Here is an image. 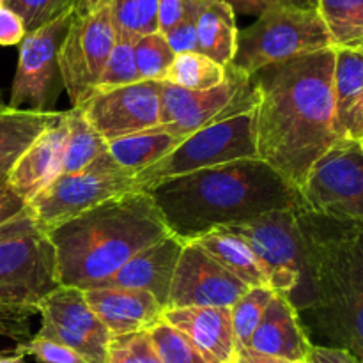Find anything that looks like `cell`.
Listing matches in <instances>:
<instances>
[{
  "mask_svg": "<svg viewBox=\"0 0 363 363\" xmlns=\"http://www.w3.org/2000/svg\"><path fill=\"white\" fill-rule=\"evenodd\" d=\"M184 241L169 234L158 243L142 250L133 259L117 269L112 277L96 287H123V289H142L151 293L163 307H167L174 272L183 252ZM94 287V289H96Z\"/></svg>",
  "mask_w": 363,
  "mask_h": 363,
  "instance_id": "obj_19",
  "label": "cell"
},
{
  "mask_svg": "<svg viewBox=\"0 0 363 363\" xmlns=\"http://www.w3.org/2000/svg\"><path fill=\"white\" fill-rule=\"evenodd\" d=\"M133 191L142 190L133 174L124 169L60 174L34 201L28 202V211L38 229L48 234L82 213Z\"/></svg>",
  "mask_w": 363,
  "mask_h": 363,
  "instance_id": "obj_12",
  "label": "cell"
},
{
  "mask_svg": "<svg viewBox=\"0 0 363 363\" xmlns=\"http://www.w3.org/2000/svg\"><path fill=\"white\" fill-rule=\"evenodd\" d=\"M170 234L184 243L272 211L305 209L300 190L261 158L170 177L149 188Z\"/></svg>",
  "mask_w": 363,
  "mask_h": 363,
  "instance_id": "obj_2",
  "label": "cell"
},
{
  "mask_svg": "<svg viewBox=\"0 0 363 363\" xmlns=\"http://www.w3.org/2000/svg\"><path fill=\"white\" fill-rule=\"evenodd\" d=\"M6 103H4V99H2V92H0V110H4V108H6Z\"/></svg>",
  "mask_w": 363,
  "mask_h": 363,
  "instance_id": "obj_47",
  "label": "cell"
},
{
  "mask_svg": "<svg viewBox=\"0 0 363 363\" xmlns=\"http://www.w3.org/2000/svg\"><path fill=\"white\" fill-rule=\"evenodd\" d=\"M117 41L135 43L158 30V0H112Z\"/></svg>",
  "mask_w": 363,
  "mask_h": 363,
  "instance_id": "obj_30",
  "label": "cell"
},
{
  "mask_svg": "<svg viewBox=\"0 0 363 363\" xmlns=\"http://www.w3.org/2000/svg\"><path fill=\"white\" fill-rule=\"evenodd\" d=\"M34 230H39L38 225H35L34 218H32L30 211H23L20 216H16L14 220L11 222L4 223L0 225V241L4 240H9V238H18V236H23V234L28 233H34Z\"/></svg>",
  "mask_w": 363,
  "mask_h": 363,
  "instance_id": "obj_44",
  "label": "cell"
},
{
  "mask_svg": "<svg viewBox=\"0 0 363 363\" xmlns=\"http://www.w3.org/2000/svg\"><path fill=\"white\" fill-rule=\"evenodd\" d=\"M225 69L227 80L208 91H186L162 82L160 126L186 138L209 124L257 108L259 91L250 74L233 64Z\"/></svg>",
  "mask_w": 363,
  "mask_h": 363,
  "instance_id": "obj_8",
  "label": "cell"
},
{
  "mask_svg": "<svg viewBox=\"0 0 363 363\" xmlns=\"http://www.w3.org/2000/svg\"><path fill=\"white\" fill-rule=\"evenodd\" d=\"M201 7L202 0H184L179 21L167 34H163L176 55L197 52V20Z\"/></svg>",
  "mask_w": 363,
  "mask_h": 363,
  "instance_id": "obj_37",
  "label": "cell"
},
{
  "mask_svg": "<svg viewBox=\"0 0 363 363\" xmlns=\"http://www.w3.org/2000/svg\"><path fill=\"white\" fill-rule=\"evenodd\" d=\"M307 211L363 225V147L339 140L312 165L300 190Z\"/></svg>",
  "mask_w": 363,
  "mask_h": 363,
  "instance_id": "obj_9",
  "label": "cell"
},
{
  "mask_svg": "<svg viewBox=\"0 0 363 363\" xmlns=\"http://www.w3.org/2000/svg\"><path fill=\"white\" fill-rule=\"evenodd\" d=\"M160 89L162 82L140 80L110 91H96L78 108L99 137L110 144L160 126Z\"/></svg>",
  "mask_w": 363,
  "mask_h": 363,
  "instance_id": "obj_15",
  "label": "cell"
},
{
  "mask_svg": "<svg viewBox=\"0 0 363 363\" xmlns=\"http://www.w3.org/2000/svg\"><path fill=\"white\" fill-rule=\"evenodd\" d=\"M133 53L140 80L162 82L176 59L162 32L138 38L133 43Z\"/></svg>",
  "mask_w": 363,
  "mask_h": 363,
  "instance_id": "obj_33",
  "label": "cell"
},
{
  "mask_svg": "<svg viewBox=\"0 0 363 363\" xmlns=\"http://www.w3.org/2000/svg\"><path fill=\"white\" fill-rule=\"evenodd\" d=\"M312 346L314 344L305 333L289 294H273L248 347L257 353L294 363L307 360Z\"/></svg>",
  "mask_w": 363,
  "mask_h": 363,
  "instance_id": "obj_20",
  "label": "cell"
},
{
  "mask_svg": "<svg viewBox=\"0 0 363 363\" xmlns=\"http://www.w3.org/2000/svg\"><path fill=\"white\" fill-rule=\"evenodd\" d=\"M16 353L23 354V357L30 354L39 363H84V360L69 347L38 335L18 344Z\"/></svg>",
  "mask_w": 363,
  "mask_h": 363,
  "instance_id": "obj_38",
  "label": "cell"
},
{
  "mask_svg": "<svg viewBox=\"0 0 363 363\" xmlns=\"http://www.w3.org/2000/svg\"><path fill=\"white\" fill-rule=\"evenodd\" d=\"M333 48L363 52V0H318Z\"/></svg>",
  "mask_w": 363,
  "mask_h": 363,
  "instance_id": "obj_28",
  "label": "cell"
},
{
  "mask_svg": "<svg viewBox=\"0 0 363 363\" xmlns=\"http://www.w3.org/2000/svg\"><path fill=\"white\" fill-rule=\"evenodd\" d=\"M197 243L248 287H269L264 268L247 243L227 229H216L199 238Z\"/></svg>",
  "mask_w": 363,
  "mask_h": 363,
  "instance_id": "obj_26",
  "label": "cell"
},
{
  "mask_svg": "<svg viewBox=\"0 0 363 363\" xmlns=\"http://www.w3.org/2000/svg\"><path fill=\"white\" fill-rule=\"evenodd\" d=\"M360 145H362V147H363V138H362V140H360Z\"/></svg>",
  "mask_w": 363,
  "mask_h": 363,
  "instance_id": "obj_49",
  "label": "cell"
},
{
  "mask_svg": "<svg viewBox=\"0 0 363 363\" xmlns=\"http://www.w3.org/2000/svg\"><path fill=\"white\" fill-rule=\"evenodd\" d=\"M273 294H275V291L272 287H250L230 307V319H233L236 350L248 347V342H250L255 328L261 323L262 314H264Z\"/></svg>",
  "mask_w": 363,
  "mask_h": 363,
  "instance_id": "obj_31",
  "label": "cell"
},
{
  "mask_svg": "<svg viewBox=\"0 0 363 363\" xmlns=\"http://www.w3.org/2000/svg\"><path fill=\"white\" fill-rule=\"evenodd\" d=\"M0 363H25V357L16 351L14 354H0Z\"/></svg>",
  "mask_w": 363,
  "mask_h": 363,
  "instance_id": "obj_46",
  "label": "cell"
},
{
  "mask_svg": "<svg viewBox=\"0 0 363 363\" xmlns=\"http://www.w3.org/2000/svg\"><path fill=\"white\" fill-rule=\"evenodd\" d=\"M298 211L300 209L272 211L223 227L250 247L275 293L291 294L305 279V250Z\"/></svg>",
  "mask_w": 363,
  "mask_h": 363,
  "instance_id": "obj_11",
  "label": "cell"
},
{
  "mask_svg": "<svg viewBox=\"0 0 363 363\" xmlns=\"http://www.w3.org/2000/svg\"><path fill=\"white\" fill-rule=\"evenodd\" d=\"M27 35L23 20L6 4L0 6V46L20 45Z\"/></svg>",
  "mask_w": 363,
  "mask_h": 363,
  "instance_id": "obj_40",
  "label": "cell"
},
{
  "mask_svg": "<svg viewBox=\"0 0 363 363\" xmlns=\"http://www.w3.org/2000/svg\"><path fill=\"white\" fill-rule=\"evenodd\" d=\"M294 363H311V362H308V358H307V360H301V362H294Z\"/></svg>",
  "mask_w": 363,
  "mask_h": 363,
  "instance_id": "obj_48",
  "label": "cell"
},
{
  "mask_svg": "<svg viewBox=\"0 0 363 363\" xmlns=\"http://www.w3.org/2000/svg\"><path fill=\"white\" fill-rule=\"evenodd\" d=\"M305 250V279L311 282L321 332L335 347L363 363V225L298 211Z\"/></svg>",
  "mask_w": 363,
  "mask_h": 363,
  "instance_id": "obj_4",
  "label": "cell"
},
{
  "mask_svg": "<svg viewBox=\"0 0 363 363\" xmlns=\"http://www.w3.org/2000/svg\"><path fill=\"white\" fill-rule=\"evenodd\" d=\"M106 363H162L149 330L112 337Z\"/></svg>",
  "mask_w": 363,
  "mask_h": 363,
  "instance_id": "obj_34",
  "label": "cell"
},
{
  "mask_svg": "<svg viewBox=\"0 0 363 363\" xmlns=\"http://www.w3.org/2000/svg\"><path fill=\"white\" fill-rule=\"evenodd\" d=\"M333 48L318 9L279 4L238 32L233 66L247 74L272 64Z\"/></svg>",
  "mask_w": 363,
  "mask_h": 363,
  "instance_id": "obj_5",
  "label": "cell"
},
{
  "mask_svg": "<svg viewBox=\"0 0 363 363\" xmlns=\"http://www.w3.org/2000/svg\"><path fill=\"white\" fill-rule=\"evenodd\" d=\"M116 41L112 0H78L59 52L64 89L73 106L94 94Z\"/></svg>",
  "mask_w": 363,
  "mask_h": 363,
  "instance_id": "obj_7",
  "label": "cell"
},
{
  "mask_svg": "<svg viewBox=\"0 0 363 363\" xmlns=\"http://www.w3.org/2000/svg\"><path fill=\"white\" fill-rule=\"evenodd\" d=\"M230 363H291V362L257 353V351L250 350V347H240V350H236V353H234Z\"/></svg>",
  "mask_w": 363,
  "mask_h": 363,
  "instance_id": "obj_45",
  "label": "cell"
},
{
  "mask_svg": "<svg viewBox=\"0 0 363 363\" xmlns=\"http://www.w3.org/2000/svg\"><path fill=\"white\" fill-rule=\"evenodd\" d=\"M335 50L272 64L252 74L259 91L257 158L301 190L312 165L339 142L333 105Z\"/></svg>",
  "mask_w": 363,
  "mask_h": 363,
  "instance_id": "obj_1",
  "label": "cell"
},
{
  "mask_svg": "<svg viewBox=\"0 0 363 363\" xmlns=\"http://www.w3.org/2000/svg\"><path fill=\"white\" fill-rule=\"evenodd\" d=\"M66 121L67 142L62 174H78L92 169H121L113 156L110 155L108 144L87 123L84 112L78 106L66 110Z\"/></svg>",
  "mask_w": 363,
  "mask_h": 363,
  "instance_id": "obj_24",
  "label": "cell"
},
{
  "mask_svg": "<svg viewBox=\"0 0 363 363\" xmlns=\"http://www.w3.org/2000/svg\"><path fill=\"white\" fill-rule=\"evenodd\" d=\"M4 4L23 20L27 32H32L73 11L78 0H6Z\"/></svg>",
  "mask_w": 363,
  "mask_h": 363,
  "instance_id": "obj_36",
  "label": "cell"
},
{
  "mask_svg": "<svg viewBox=\"0 0 363 363\" xmlns=\"http://www.w3.org/2000/svg\"><path fill=\"white\" fill-rule=\"evenodd\" d=\"M2 4H4V0H0V6H2Z\"/></svg>",
  "mask_w": 363,
  "mask_h": 363,
  "instance_id": "obj_50",
  "label": "cell"
},
{
  "mask_svg": "<svg viewBox=\"0 0 363 363\" xmlns=\"http://www.w3.org/2000/svg\"><path fill=\"white\" fill-rule=\"evenodd\" d=\"M236 13L222 0H202L197 20V52L220 66L233 64L238 48Z\"/></svg>",
  "mask_w": 363,
  "mask_h": 363,
  "instance_id": "obj_25",
  "label": "cell"
},
{
  "mask_svg": "<svg viewBox=\"0 0 363 363\" xmlns=\"http://www.w3.org/2000/svg\"><path fill=\"white\" fill-rule=\"evenodd\" d=\"M41 328L35 333L69 347L84 363H106V350L112 335L85 300L78 287L59 286L38 305Z\"/></svg>",
  "mask_w": 363,
  "mask_h": 363,
  "instance_id": "obj_14",
  "label": "cell"
},
{
  "mask_svg": "<svg viewBox=\"0 0 363 363\" xmlns=\"http://www.w3.org/2000/svg\"><path fill=\"white\" fill-rule=\"evenodd\" d=\"M170 230L147 191L106 201L50 230L60 286L94 289Z\"/></svg>",
  "mask_w": 363,
  "mask_h": 363,
  "instance_id": "obj_3",
  "label": "cell"
},
{
  "mask_svg": "<svg viewBox=\"0 0 363 363\" xmlns=\"http://www.w3.org/2000/svg\"><path fill=\"white\" fill-rule=\"evenodd\" d=\"M227 80V69L199 52L179 53L167 71L163 84L186 91H208Z\"/></svg>",
  "mask_w": 363,
  "mask_h": 363,
  "instance_id": "obj_29",
  "label": "cell"
},
{
  "mask_svg": "<svg viewBox=\"0 0 363 363\" xmlns=\"http://www.w3.org/2000/svg\"><path fill=\"white\" fill-rule=\"evenodd\" d=\"M60 286L57 255L41 230L0 241V303L38 312L43 298Z\"/></svg>",
  "mask_w": 363,
  "mask_h": 363,
  "instance_id": "obj_13",
  "label": "cell"
},
{
  "mask_svg": "<svg viewBox=\"0 0 363 363\" xmlns=\"http://www.w3.org/2000/svg\"><path fill=\"white\" fill-rule=\"evenodd\" d=\"M38 314L32 308L0 303V337L16 340L18 344L30 339V318Z\"/></svg>",
  "mask_w": 363,
  "mask_h": 363,
  "instance_id": "obj_39",
  "label": "cell"
},
{
  "mask_svg": "<svg viewBox=\"0 0 363 363\" xmlns=\"http://www.w3.org/2000/svg\"><path fill=\"white\" fill-rule=\"evenodd\" d=\"M335 50L333 105L339 140L363 138V52Z\"/></svg>",
  "mask_w": 363,
  "mask_h": 363,
  "instance_id": "obj_22",
  "label": "cell"
},
{
  "mask_svg": "<svg viewBox=\"0 0 363 363\" xmlns=\"http://www.w3.org/2000/svg\"><path fill=\"white\" fill-rule=\"evenodd\" d=\"M183 140L163 126H156L110 142L108 149L117 165L135 176L170 155Z\"/></svg>",
  "mask_w": 363,
  "mask_h": 363,
  "instance_id": "obj_27",
  "label": "cell"
},
{
  "mask_svg": "<svg viewBox=\"0 0 363 363\" xmlns=\"http://www.w3.org/2000/svg\"><path fill=\"white\" fill-rule=\"evenodd\" d=\"M163 323L174 326L218 363H230L236 353L230 308L190 307L169 308Z\"/></svg>",
  "mask_w": 363,
  "mask_h": 363,
  "instance_id": "obj_21",
  "label": "cell"
},
{
  "mask_svg": "<svg viewBox=\"0 0 363 363\" xmlns=\"http://www.w3.org/2000/svg\"><path fill=\"white\" fill-rule=\"evenodd\" d=\"M311 363H362L354 354L335 346H312L308 353Z\"/></svg>",
  "mask_w": 363,
  "mask_h": 363,
  "instance_id": "obj_42",
  "label": "cell"
},
{
  "mask_svg": "<svg viewBox=\"0 0 363 363\" xmlns=\"http://www.w3.org/2000/svg\"><path fill=\"white\" fill-rule=\"evenodd\" d=\"M250 287L220 266L197 241L184 243L170 286L169 308H230Z\"/></svg>",
  "mask_w": 363,
  "mask_h": 363,
  "instance_id": "obj_16",
  "label": "cell"
},
{
  "mask_svg": "<svg viewBox=\"0 0 363 363\" xmlns=\"http://www.w3.org/2000/svg\"><path fill=\"white\" fill-rule=\"evenodd\" d=\"M66 142L67 121L66 112H62L59 119L50 124L18 158L7 177V186L27 204L34 201L62 174Z\"/></svg>",
  "mask_w": 363,
  "mask_h": 363,
  "instance_id": "obj_17",
  "label": "cell"
},
{
  "mask_svg": "<svg viewBox=\"0 0 363 363\" xmlns=\"http://www.w3.org/2000/svg\"><path fill=\"white\" fill-rule=\"evenodd\" d=\"M4 2H6V0H4Z\"/></svg>",
  "mask_w": 363,
  "mask_h": 363,
  "instance_id": "obj_51",
  "label": "cell"
},
{
  "mask_svg": "<svg viewBox=\"0 0 363 363\" xmlns=\"http://www.w3.org/2000/svg\"><path fill=\"white\" fill-rule=\"evenodd\" d=\"M149 332L162 363H218L195 346L184 333L167 323H158Z\"/></svg>",
  "mask_w": 363,
  "mask_h": 363,
  "instance_id": "obj_32",
  "label": "cell"
},
{
  "mask_svg": "<svg viewBox=\"0 0 363 363\" xmlns=\"http://www.w3.org/2000/svg\"><path fill=\"white\" fill-rule=\"evenodd\" d=\"M73 11L27 32L20 43L16 74L7 103L9 108L55 112L53 106L57 105L64 89L59 52L69 28Z\"/></svg>",
  "mask_w": 363,
  "mask_h": 363,
  "instance_id": "obj_10",
  "label": "cell"
},
{
  "mask_svg": "<svg viewBox=\"0 0 363 363\" xmlns=\"http://www.w3.org/2000/svg\"><path fill=\"white\" fill-rule=\"evenodd\" d=\"M62 112H32L6 106L0 110V184H7V177L14 163L27 151L28 145L55 123Z\"/></svg>",
  "mask_w": 363,
  "mask_h": 363,
  "instance_id": "obj_23",
  "label": "cell"
},
{
  "mask_svg": "<svg viewBox=\"0 0 363 363\" xmlns=\"http://www.w3.org/2000/svg\"><path fill=\"white\" fill-rule=\"evenodd\" d=\"M84 293L89 307L112 337L155 328L165 312L151 293L142 289L96 287Z\"/></svg>",
  "mask_w": 363,
  "mask_h": 363,
  "instance_id": "obj_18",
  "label": "cell"
},
{
  "mask_svg": "<svg viewBox=\"0 0 363 363\" xmlns=\"http://www.w3.org/2000/svg\"><path fill=\"white\" fill-rule=\"evenodd\" d=\"M255 124L257 108L195 131L165 158L135 174L138 188L147 191L149 188L170 177L211 169L236 160L257 158Z\"/></svg>",
  "mask_w": 363,
  "mask_h": 363,
  "instance_id": "obj_6",
  "label": "cell"
},
{
  "mask_svg": "<svg viewBox=\"0 0 363 363\" xmlns=\"http://www.w3.org/2000/svg\"><path fill=\"white\" fill-rule=\"evenodd\" d=\"M135 82H140V77L135 64L133 43L116 41V46L105 64V69L99 77L96 91H110V89L123 87Z\"/></svg>",
  "mask_w": 363,
  "mask_h": 363,
  "instance_id": "obj_35",
  "label": "cell"
},
{
  "mask_svg": "<svg viewBox=\"0 0 363 363\" xmlns=\"http://www.w3.org/2000/svg\"><path fill=\"white\" fill-rule=\"evenodd\" d=\"M27 202L18 197L7 184H0V225L20 216L21 213L27 211Z\"/></svg>",
  "mask_w": 363,
  "mask_h": 363,
  "instance_id": "obj_41",
  "label": "cell"
},
{
  "mask_svg": "<svg viewBox=\"0 0 363 363\" xmlns=\"http://www.w3.org/2000/svg\"><path fill=\"white\" fill-rule=\"evenodd\" d=\"M222 2L229 4L234 13L250 14V16H261L264 11L272 9L273 6H279V4L294 6V0H222Z\"/></svg>",
  "mask_w": 363,
  "mask_h": 363,
  "instance_id": "obj_43",
  "label": "cell"
}]
</instances>
